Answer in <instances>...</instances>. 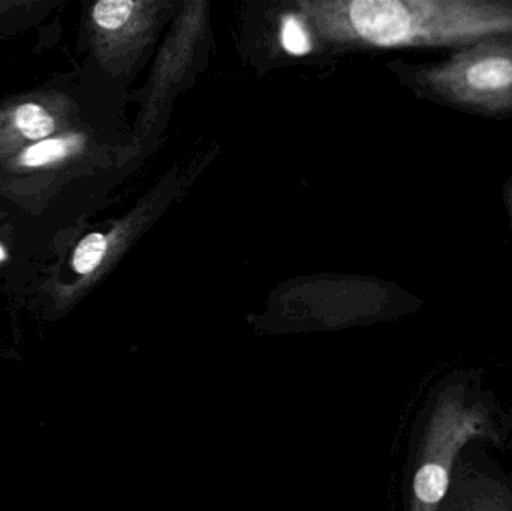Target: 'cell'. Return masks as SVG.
<instances>
[{"instance_id":"6da1fadb","label":"cell","mask_w":512,"mask_h":511,"mask_svg":"<svg viewBox=\"0 0 512 511\" xmlns=\"http://www.w3.org/2000/svg\"><path fill=\"white\" fill-rule=\"evenodd\" d=\"M512 450V413L486 384L483 369H454L436 381L415 420L405 511H439L466 447Z\"/></svg>"},{"instance_id":"7a4b0ae2","label":"cell","mask_w":512,"mask_h":511,"mask_svg":"<svg viewBox=\"0 0 512 511\" xmlns=\"http://www.w3.org/2000/svg\"><path fill=\"white\" fill-rule=\"evenodd\" d=\"M426 86L448 105L496 116L512 111V33L463 47L424 74Z\"/></svg>"},{"instance_id":"3957f363","label":"cell","mask_w":512,"mask_h":511,"mask_svg":"<svg viewBox=\"0 0 512 511\" xmlns=\"http://www.w3.org/2000/svg\"><path fill=\"white\" fill-rule=\"evenodd\" d=\"M489 450L480 443L466 447L439 511H512V473Z\"/></svg>"},{"instance_id":"277c9868","label":"cell","mask_w":512,"mask_h":511,"mask_svg":"<svg viewBox=\"0 0 512 511\" xmlns=\"http://www.w3.org/2000/svg\"><path fill=\"white\" fill-rule=\"evenodd\" d=\"M351 20L357 32L373 44L402 45L403 2L399 0H355Z\"/></svg>"},{"instance_id":"5b68a950","label":"cell","mask_w":512,"mask_h":511,"mask_svg":"<svg viewBox=\"0 0 512 511\" xmlns=\"http://www.w3.org/2000/svg\"><path fill=\"white\" fill-rule=\"evenodd\" d=\"M15 125L24 137L39 140L54 131V120L44 108L35 104H24L15 111Z\"/></svg>"},{"instance_id":"8992f818","label":"cell","mask_w":512,"mask_h":511,"mask_svg":"<svg viewBox=\"0 0 512 511\" xmlns=\"http://www.w3.org/2000/svg\"><path fill=\"white\" fill-rule=\"evenodd\" d=\"M105 251H107V240L102 234L95 233L84 237L75 249L74 261H72L75 272L80 275L93 272L104 258Z\"/></svg>"},{"instance_id":"52a82bcc","label":"cell","mask_w":512,"mask_h":511,"mask_svg":"<svg viewBox=\"0 0 512 511\" xmlns=\"http://www.w3.org/2000/svg\"><path fill=\"white\" fill-rule=\"evenodd\" d=\"M132 8L131 0H102L93 8V18L104 29H119L131 17Z\"/></svg>"},{"instance_id":"ba28073f","label":"cell","mask_w":512,"mask_h":511,"mask_svg":"<svg viewBox=\"0 0 512 511\" xmlns=\"http://www.w3.org/2000/svg\"><path fill=\"white\" fill-rule=\"evenodd\" d=\"M69 147L63 140H47L29 147L23 153L21 162L26 167H41L50 162L59 161L68 155Z\"/></svg>"},{"instance_id":"9c48e42d","label":"cell","mask_w":512,"mask_h":511,"mask_svg":"<svg viewBox=\"0 0 512 511\" xmlns=\"http://www.w3.org/2000/svg\"><path fill=\"white\" fill-rule=\"evenodd\" d=\"M282 44L288 53L301 56L310 50L309 38L300 21L295 17L285 18L282 27Z\"/></svg>"},{"instance_id":"30bf717a","label":"cell","mask_w":512,"mask_h":511,"mask_svg":"<svg viewBox=\"0 0 512 511\" xmlns=\"http://www.w3.org/2000/svg\"><path fill=\"white\" fill-rule=\"evenodd\" d=\"M508 201H510V207L512 212V180L510 182V185H508Z\"/></svg>"},{"instance_id":"8fae6325","label":"cell","mask_w":512,"mask_h":511,"mask_svg":"<svg viewBox=\"0 0 512 511\" xmlns=\"http://www.w3.org/2000/svg\"><path fill=\"white\" fill-rule=\"evenodd\" d=\"M3 258H5V252H3L2 246H0V261H2Z\"/></svg>"},{"instance_id":"7c38bea8","label":"cell","mask_w":512,"mask_h":511,"mask_svg":"<svg viewBox=\"0 0 512 511\" xmlns=\"http://www.w3.org/2000/svg\"><path fill=\"white\" fill-rule=\"evenodd\" d=\"M510 410H511V413H512V404L510 405Z\"/></svg>"}]
</instances>
